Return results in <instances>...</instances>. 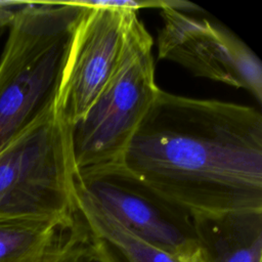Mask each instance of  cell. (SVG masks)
Segmentation results:
<instances>
[{
	"label": "cell",
	"mask_w": 262,
	"mask_h": 262,
	"mask_svg": "<svg viewBox=\"0 0 262 262\" xmlns=\"http://www.w3.org/2000/svg\"><path fill=\"white\" fill-rule=\"evenodd\" d=\"M120 163L191 217L262 211V115L159 90Z\"/></svg>",
	"instance_id": "obj_1"
},
{
	"label": "cell",
	"mask_w": 262,
	"mask_h": 262,
	"mask_svg": "<svg viewBox=\"0 0 262 262\" xmlns=\"http://www.w3.org/2000/svg\"><path fill=\"white\" fill-rule=\"evenodd\" d=\"M82 9L73 1H29L10 21L0 59V150L54 104Z\"/></svg>",
	"instance_id": "obj_2"
},
{
	"label": "cell",
	"mask_w": 262,
	"mask_h": 262,
	"mask_svg": "<svg viewBox=\"0 0 262 262\" xmlns=\"http://www.w3.org/2000/svg\"><path fill=\"white\" fill-rule=\"evenodd\" d=\"M152 45L137 12L129 11L118 64L88 111L71 128L76 173L121 161L160 90Z\"/></svg>",
	"instance_id": "obj_3"
},
{
	"label": "cell",
	"mask_w": 262,
	"mask_h": 262,
	"mask_svg": "<svg viewBox=\"0 0 262 262\" xmlns=\"http://www.w3.org/2000/svg\"><path fill=\"white\" fill-rule=\"evenodd\" d=\"M75 177L71 127L52 104L0 150V218H71Z\"/></svg>",
	"instance_id": "obj_4"
},
{
	"label": "cell",
	"mask_w": 262,
	"mask_h": 262,
	"mask_svg": "<svg viewBox=\"0 0 262 262\" xmlns=\"http://www.w3.org/2000/svg\"><path fill=\"white\" fill-rule=\"evenodd\" d=\"M76 182L122 225L154 246L181 260L199 248L191 216L120 162L78 172Z\"/></svg>",
	"instance_id": "obj_5"
},
{
	"label": "cell",
	"mask_w": 262,
	"mask_h": 262,
	"mask_svg": "<svg viewBox=\"0 0 262 262\" xmlns=\"http://www.w3.org/2000/svg\"><path fill=\"white\" fill-rule=\"evenodd\" d=\"M158 56L196 77L249 91L262 102V63L253 50L222 25L161 5Z\"/></svg>",
	"instance_id": "obj_6"
},
{
	"label": "cell",
	"mask_w": 262,
	"mask_h": 262,
	"mask_svg": "<svg viewBox=\"0 0 262 262\" xmlns=\"http://www.w3.org/2000/svg\"><path fill=\"white\" fill-rule=\"evenodd\" d=\"M82 7L54 99L56 113L71 128L112 77L122 51L127 14L131 11Z\"/></svg>",
	"instance_id": "obj_7"
},
{
	"label": "cell",
	"mask_w": 262,
	"mask_h": 262,
	"mask_svg": "<svg viewBox=\"0 0 262 262\" xmlns=\"http://www.w3.org/2000/svg\"><path fill=\"white\" fill-rule=\"evenodd\" d=\"M191 218L207 262H262V211Z\"/></svg>",
	"instance_id": "obj_8"
},
{
	"label": "cell",
	"mask_w": 262,
	"mask_h": 262,
	"mask_svg": "<svg viewBox=\"0 0 262 262\" xmlns=\"http://www.w3.org/2000/svg\"><path fill=\"white\" fill-rule=\"evenodd\" d=\"M74 203L89 228L104 241L125 262H183L180 258L154 246L122 225L102 209L76 182Z\"/></svg>",
	"instance_id": "obj_9"
},
{
	"label": "cell",
	"mask_w": 262,
	"mask_h": 262,
	"mask_svg": "<svg viewBox=\"0 0 262 262\" xmlns=\"http://www.w3.org/2000/svg\"><path fill=\"white\" fill-rule=\"evenodd\" d=\"M74 215L68 219L0 218V262H39Z\"/></svg>",
	"instance_id": "obj_10"
},
{
	"label": "cell",
	"mask_w": 262,
	"mask_h": 262,
	"mask_svg": "<svg viewBox=\"0 0 262 262\" xmlns=\"http://www.w3.org/2000/svg\"><path fill=\"white\" fill-rule=\"evenodd\" d=\"M39 262H123L120 256L89 228L76 208Z\"/></svg>",
	"instance_id": "obj_11"
},
{
	"label": "cell",
	"mask_w": 262,
	"mask_h": 262,
	"mask_svg": "<svg viewBox=\"0 0 262 262\" xmlns=\"http://www.w3.org/2000/svg\"><path fill=\"white\" fill-rule=\"evenodd\" d=\"M77 5L86 7H100L118 10H133L138 11L141 8H159L160 0H78L73 1Z\"/></svg>",
	"instance_id": "obj_12"
},
{
	"label": "cell",
	"mask_w": 262,
	"mask_h": 262,
	"mask_svg": "<svg viewBox=\"0 0 262 262\" xmlns=\"http://www.w3.org/2000/svg\"><path fill=\"white\" fill-rule=\"evenodd\" d=\"M183 262H207L203 252L201 251L200 248H198L192 254H190Z\"/></svg>",
	"instance_id": "obj_13"
}]
</instances>
